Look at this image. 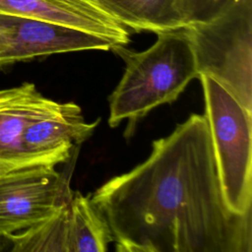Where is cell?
<instances>
[{
	"mask_svg": "<svg viewBox=\"0 0 252 252\" xmlns=\"http://www.w3.org/2000/svg\"><path fill=\"white\" fill-rule=\"evenodd\" d=\"M17 252H104L113 241L106 220L80 192L48 219L7 237Z\"/></svg>",
	"mask_w": 252,
	"mask_h": 252,
	"instance_id": "obj_5",
	"label": "cell"
},
{
	"mask_svg": "<svg viewBox=\"0 0 252 252\" xmlns=\"http://www.w3.org/2000/svg\"><path fill=\"white\" fill-rule=\"evenodd\" d=\"M157 40L143 51L123 45L110 50L125 62L120 82L109 96L108 124L127 120L135 124L154 108L177 99L198 71L185 28L157 33Z\"/></svg>",
	"mask_w": 252,
	"mask_h": 252,
	"instance_id": "obj_2",
	"label": "cell"
},
{
	"mask_svg": "<svg viewBox=\"0 0 252 252\" xmlns=\"http://www.w3.org/2000/svg\"><path fill=\"white\" fill-rule=\"evenodd\" d=\"M99 119L87 122L81 107L66 102L59 113L32 121L24 130L22 147L32 165H57L71 158L75 146L87 140L95 129Z\"/></svg>",
	"mask_w": 252,
	"mask_h": 252,
	"instance_id": "obj_10",
	"label": "cell"
},
{
	"mask_svg": "<svg viewBox=\"0 0 252 252\" xmlns=\"http://www.w3.org/2000/svg\"><path fill=\"white\" fill-rule=\"evenodd\" d=\"M0 69H1V67H0Z\"/></svg>",
	"mask_w": 252,
	"mask_h": 252,
	"instance_id": "obj_13",
	"label": "cell"
},
{
	"mask_svg": "<svg viewBox=\"0 0 252 252\" xmlns=\"http://www.w3.org/2000/svg\"><path fill=\"white\" fill-rule=\"evenodd\" d=\"M239 0H177V8L186 27L210 21Z\"/></svg>",
	"mask_w": 252,
	"mask_h": 252,
	"instance_id": "obj_12",
	"label": "cell"
},
{
	"mask_svg": "<svg viewBox=\"0 0 252 252\" xmlns=\"http://www.w3.org/2000/svg\"><path fill=\"white\" fill-rule=\"evenodd\" d=\"M119 252H252V215L226 206L204 114L90 195Z\"/></svg>",
	"mask_w": 252,
	"mask_h": 252,
	"instance_id": "obj_1",
	"label": "cell"
},
{
	"mask_svg": "<svg viewBox=\"0 0 252 252\" xmlns=\"http://www.w3.org/2000/svg\"><path fill=\"white\" fill-rule=\"evenodd\" d=\"M198 78L224 202L236 215H252V112L212 78Z\"/></svg>",
	"mask_w": 252,
	"mask_h": 252,
	"instance_id": "obj_3",
	"label": "cell"
},
{
	"mask_svg": "<svg viewBox=\"0 0 252 252\" xmlns=\"http://www.w3.org/2000/svg\"><path fill=\"white\" fill-rule=\"evenodd\" d=\"M0 13L38 19L74 28L126 46L129 30L93 0H0Z\"/></svg>",
	"mask_w": 252,
	"mask_h": 252,
	"instance_id": "obj_9",
	"label": "cell"
},
{
	"mask_svg": "<svg viewBox=\"0 0 252 252\" xmlns=\"http://www.w3.org/2000/svg\"><path fill=\"white\" fill-rule=\"evenodd\" d=\"M54 165H32L0 175V240L54 215L72 196Z\"/></svg>",
	"mask_w": 252,
	"mask_h": 252,
	"instance_id": "obj_6",
	"label": "cell"
},
{
	"mask_svg": "<svg viewBox=\"0 0 252 252\" xmlns=\"http://www.w3.org/2000/svg\"><path fill=\"white\" fill-rule=\"evenodd\" d=\"M114 45L94 34L38 19L0 13V67L58 53L110 50Z\"/></svg>",
	"mask_w": 252,
	"mask_h": 252,
	"instance_id": "obj_7",
	"label": "cell"
},
{
	"mask_svg": "<svg viewBox=\"0 0 252 252\" xmlns=\"http://www.w3.org/2000/svg\"><path fill=\"white\" fill-rule=\"evenodd\" d=\"M126 29L155 33L183 29L177 0H93Z\"/></svg>",
	"mask_w": 252,
	"mask_h": 252,
	"instance_id": "obj_11",
	"label": "cell"
},
{
	"mask_svg": "<svg viewBox=\"0 0 252 252\" xmlns=\"http://www.w3.org/2000/svg\"><path fill=\"white\" fill-rule=\"evenodd\" d=\"M66 106L43 96L32 83L0 90V175L32 166L22 147L32 121L61 112Z\"/></svg>",
	"mask_w": 252,
	"mask_h": 252,
	"instance_id": "obj_8",
	"label": "cell"
},
{
	"mask_svg": "<svg viewBox=\"0 0 252 252\" xmlns=\"http://www.w3.org/2000/svg\"><path fill=\"white\" fill-rule=\"evenodd\" d=\"M185 30L198 76L215 80L252 112V0H239L218 17Z\"/></svg>",
	"mask_w": 252,
	"mask_h": 252,
	"instance_id": "obj_4",
	"label": "cell"
}]
</instances>
